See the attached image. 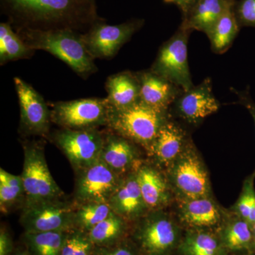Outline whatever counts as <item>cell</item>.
Listing matches in <instances>:
<instances>
[{"mask_svg":"<svg viewBox=\"0 0 255 255\" xmlns=\"http://www.w3.org/2000/svg\"><path fill=\"white\" fill-rule=\"evenodd\" d=\"M68 232H24L21 240L31 255H62V250Z\"/></svg>","mask_w":255,"mask_h":255,"instance_id":"4316f807","label":"cell"},{"mask_svg":"<svg viewBox=\"0 0 255 255\" xmlns=\"http://www.w3.org/2000/svg\"><path fill=\"white\" fill-rule=\"evenodd\" d=\"M182 236L176 216L162 209L149 211L132 223L129 238L140 255H172Z\"/></svg>","mask_w":255,"mask_h":255,"instance_id":"277c9868","label":"cell"},{"mask_svg":"<svg viewBox=\"0 0 255 255\" xmlns=\"http://www.w3.org/2000/svg\"><path fill=\"white\" fill-rule=\"evenodd\" d=\"M75 209L73 199L66 198L25 206L21 210L20 224L26 233L71 231Z\"/></svg>","mask_w":255,"mask_h":255,"instance_id":"30bf717a","label":"cell"},{"mask_svg":"<svg viewBox=\"0 0 255 255\" xmlns=\"http://www.w3.org/2000/svg\"><path fill=\"white\" fill-rule=\"evenodd\" d=\"M8 22L15 29H71L88 31L103 21L91 0H0Z\"/></svg>","mask_w":255,"mask_h":255,"instance_id":"6da1fadb","label":"cell"},{"mask_svg":"<svg viewBox=\"0 0 255 255\" xmlns=\"http://www.w3.org/2000/svg\"><path fill=\"white\" fill-rule=\"evenodd\" d=\"M140 147L135 142L108 130L105 132L100 160L116 174L123 177L135 170L143 159Z\"/></svg>","mask_w":255,"mask_h":255,"instance_id":"ac0fdd59","label":"cell"},{"mask_svg":"<svg viewBox=\"0 0 255 255\" xmlns=\"http://www.w3.org/2000/svg\"><path fill=\"white\" fill-rule=\"evenodd\" d=\"M175 202L176 217L187 229L217 231L228 211L216 202L213 196L176 199Z\"/></svg>","mask_w":255,"mask_h":255,"instance_id":"9a60e30c","label":"cell"},{"mask_svg":"<svg viewBox=\"0 0 255 255\" xmlns=\"http://www.w3.org/2000/svg\"><path fill=\"white\" fill-rule=\"evenodd\" d=\"M14 250V242L9 230L1 226L0 229V255H11Z\"/></svg>","mask_w":255,"mask_h":255,"instance_id":"e575fe53","label":"cell"},{"mask_svg":"<svg viewBox=\"0 0 255 255\" xmlns=\"http://www.w3.org/2000/svg\"><path fill=\"white\" fill-rule=\"evenodd\" d=\"M255 171L244 181L241 195L231 209L234 214L246 221H248L251 210L255 206Z\"/></svg>","mask_w":255,"mask_h":255,"instance_id":"1f68e13d","label":"cell"},{"mask_svg":"<svg viewBox=\"0 0 255 255\" xmlns=\"http://www.w3.org/2000/svg\"><path fill=\"white\" fill-rule=\"evenodd\" d=\"M236 0H197L190 12L182 18V24L189 29L207 34L218 20Z\"/></svg>","mask_w":255,"mask_h":255,"instance_id":"7402d4cb","label":"cell"},{"mask_svg":"<svg viewBox=\"0 0 255 255\" xmlns=\"http://www.w3.org/2000/svg\"><path fill=\"white\" fill-rule=\"evenodd\" d=\"M16 33L26 46L33 50H42L63 60L82 78L97 71L94 58L87 50L80 32L71 29H21Z\"/></svg>","mask_w":255,"mask_h":255,"instance_id":"7a4b0ae2","label":"cell"},{"mask_svg":"<svg viewBox=\"0 0 255 255\" xmlns=\"http://www.w3.org/2000/svg\"><path fill=\"white\" fill-rule=\"evenodd\" d=\"M191 140L187 129L171 115L161 127L147 156L164 171L182 153Z\"/></svg>","mask_w":255,"mask_h":255,"instance_id":"e0dca14e","label":"cell"},{"mask_svg":"<svg viewBox=\"0 0 255 255\" xmlns=\"http://www.w3.org/2000/svg\"><path fill=\"white\" fill-rule=\"evenodd\" d=\"M234 6L221 16L206 34L211 43V50L216 54L226 53L239 33L241 27L235 15Z\"/></svg>","mask_w":255,"mask_h":255,"instance_id":"484cf974","label":"cell"},{"mask_svg":"<svg viewBox=\"0 0 255 255\" xmlns=\"http://www.w3.org/2000/svg\"><path fill=\"white\" fill-rule=\"evenodd\" d=\"M140 82V101L152 108L169 112L184 90L150 69L136 73Z\"/></svg>","mask_w":255,"mask_h":255,"instance_id":"ffe728a7","label":"cell"},{"mask_svg":"<svg viewBox=\"0 0 255 255\" xmlns=\"http://www.w3.org/2000/svg\"><path fill=\"white\" fill-rule=\"evenodd\" d=\"M247 255H255V252H253V253H251V254H248Z\"/></svg>","mask_w":255,"mask_h":255,"instance_id":"ab89813d","label":"cell"},{"mask_svg":"<svg viewBox=\"0 0 255 255\" xmlns=\"http://www.w3.org/2000/svg\"><path fill=\"white\" fill-rule=\"evenodd\" d=\"M95 252L97 255H140L130 238L108 248L96 247Z\"/></svg>","mask_w":255,"mask_h":255,"instance_id":"836d02e7","label":"cell"},{"mask_svg":"<svg viewBox=\"0 0 255 255\" xmlns=\"http://www.w3.org/2000/svg\"><path fill=\"white\" fill-rule=\"evenodd\" d=\"M231 91L237 95L238 97V103L241 104L243 107H246L247 110L249 111L255 124V103L252 100L251 95L248 90L246 91H238L236 89L231 88Z\"/></svg>","mask_w":255,"mask_h":255,"instance_id":"d590c367","label":"cell"},{"mask_svg":"<svg viewBox=\"0 0 255 255\" xmlns=\"http://www.w3.org/2000/svg\"><path fill=\"white\" fill-rule=\"evenodd\" d=\"M131 226V223L112 212L87 233L95 247L108 248L128 238Z\"/></svg>","mask_w":255,"mask_h":255,"instance_id":"d4e9b609","label":"cell"},{"mask_svg":"<svg viewBox=\"0 0 255 255\" xmlns=\"http://www.w3.org/2000/svg\"><path fill=\"white\" fill-rule=\"evenodd\" d=\"M111 106L107 98L59 102L50 110L52 123L60 128L80 130L107 127Z\"/></svg>","mask_w":255,"mask_h":255,"instance_id":"52a82bcc","label":"cell"},{"mask_svg":"<svg viewBox=\"0 0 255 255\" xmlns=\"http://www.w3.org/2000/svg\"><path fill=\"white\" fill-rule=\"evenodd\" d=\"M108 204L113 212L131 224L149 212L135 170L123 176Z\"/></svg>","mask_w":255,"mask_h":255,"instance_id":"d6986e66","label":"cell"},{"mask_svg":"<svg viewBox=\"0 0 255 255\" xmlns=\"http://www.w3.org/2000/svg\"><path fill=\"white\" fill-rule=\"evenodd\" d=\"M225 249L233 254L247 255L253 252L252 226L246 220L227 211L221 226L216 231Z\"/></svg>","mask_w":255,"mask_h":255,"instance_id":"44dd1931","label":"cell"},{"mask_svg":"<svg viewBox=\"0 0 255 255\" xmlns=\"http://www.w3.org/2000/svg\"><path fill=\"white\" fill-rule=\"evenodd\" d=\"M23 149V166L21 177L26 193L23 207L65 198V193L50 174L43 142L25 140Z\"/></svg>","mask_w":255,"mask_h":255,"instance_id":"5b68a950","label":"cell"},{"mask_svg":"<svg viewBox=\"0 0 255 255\" xmlns=\"http://www.w3.org/2000/svg\"><path fill=\"white\" fill-rule=\"evenodd\" d=\"M95 248L88 233L73 229L67 234L62 255H90L95 252Z\"/></svg>","mask_w":255,"mask_h":255,"instance_id":"4dcf8cb0","label":"cell"},{"mask_svg":"<svg viewBox=\"0 0 255 255\" xmlns=\"http://www.w3.org/2000/svg\"><path fill=\"white\" fill-rule=\"evenodd\" d=\"M11 255H30L29 253L25 246H18L17 248H15L14 253Z\"/></svg>","mask_w":255,"mask_h":255,"instance_id":"74e56055","label":"cell"},{"mask_svg":"<svg viewBox=\"0 0 255 255\" xmlns=\"http://www.w3.org/2000/svg\"><path fill=\"white\" fill-rule=\"evenodd\" d=\"M252 230L253 234V252H255V223L252 226Z\"/></svg>","mask_w":255,"mask_h":255,"instance_id":"f35d334b","label":"cell"},{"mask_svg":"<svg viewBox=\"0 0 255 255\" xmlns=\"http://www.w3.org/2000/svg\"><path fill=\"white\" fill-rule=\"evenodd\" d=\"M164 172L175 200L213 196L209 171L192 140Z\"/></svg>","mask_w":255,"mask_h":255,"instance_id":"8992f818","label":"cell"},{"mask_svg":"<svg viewBox=\"0 0 255 255\" xmlns=\"http://www.w3.org/2000/svg\"><path fill=\"white\" fill-rule=\"evenodd\" d=\"M142 197L149 211L167 209L175 196L163 169L150 159H142L135 169Z\"/></svg>","mask_w":255,"mask_h":255,"instance_id":"2e32d148","label":"cell"},{"mask_svg":"<svg viewBox=\"0 0 255 255\" xmlns=\"http://www.w3.org/2000/svg\"><path fill=\"white\" fill-rule=\"evenodd\" d=\"M177 255H229L216 231L187 229L176 250Z\"/></svg>","mask_w":255,"mask_h":255,"instance_id":"cb8c5ba5","label":"cell"},{"mask_svg":"<svg viewBox=\"0 0 255 255\" xmlns=\"http://www.w3.org/2000/svg\"><path fill=\"white\" fill-rule=\"evenodd\" d=\"M73 201L75 204L108 203L119 187L122 176L100 160L75 173Z\"/></svg>","mask_w":255,"mask_h":255,"instance_id":"7c38bea8","label":"cell"},{"mask_svg":"<svg viewBox=\"0 0 255 255\" xmlns=\"http://www.w3.org/2000/svg\"><path fill=\"white\" fill-rule=\"evenodd\" d=\"M106 90L112 108H125L140 100V82L136 73L124 71L112 75L106 82Z\"/></svg>","mask_w":255,"mask_h":255,"instance_id":"603a6c76","label":"cell"},{"mask_svg":"<svg viewBox=\"0 0 255 255\" xmlns=\"http://www.w3.org/2000/svg\"><path fill=\"white\" fill-rule=\"evenodd\" d=\"M105 135V132L100 129L74 130L60 128L48 136L66 156L77 173L100 161Z\"/></svg>","mask_w":255,"mask_h":255,"instance_id":"9c48e42d","label":"cell"},{"mask_svg":"<svg viewBox=\"0 0 255 255\" xmlns=\"http://www.w3.org/2000/svg\"><path fill=\"white\" fill-rule=\"evenodd\" d=\"M29 49L9 22L0 23V63L1 65L31 56Z\"/></svg>","mask_w":255,"mask_h":255,"instance_id":"f1b7e54d","label":"cell"},{"mask_svg":"<svg viewBox=\"0 0 255 255\" xmlns=\"http://www.w3.org/2000/svg\"><path fill=\"white\" fill-rule=\"evenodd\" d=\"M91 1H95V0H91Z\"/></svg>","mask_w":255,"mask_h":255,"instance_id":"b9f144b4","label":"cell"},{"mask_svg":"<svg viewBox=\"0 0 255 255\" xmlns=\"http://www.w3.org/2000/svg\"><path fill=\"white\" fill-rule=\"evenodd\" d=\"M113 212L108 203L75 204L74 229L88 233Z\"/></svg>","mask_w":255,"mask_h":255,"instance_id":"f546056e","label":"cell"},{"mask_svg":"<svg viewBox=\"0 0 255 255\" xmlns=\"http://www.w3.org/2000/svg\"><path fill=\"white\" fill-rule=\"evenodd\" d=\"M95 249H96V248H95ZM90 255H97V253H96V252L95 251V252H94V253H92V254H91Z\"/></svg>","mask_w":255,"mask_h":255,"instance_id":"60d3db41","label":"cell"},{"mask_svg":"<svg viewBox=\"0 0 255 255\" xmlns=\"http://www.w3.org/2000/svg\"><path fill=\"white\" fill-rule=\"evenodd\" d=\"M221 105L213 93L212 81L206 78L197 86L183 91L171 107L177 117L188 125L197 127L219 110Z\"/></svg>","mask_w":255,"mask_h":255,"instance_id":"5bb4252c","label":"cell"},{"mask_svg":"<svg viewBox=\"0 0 255 255\" xmlns=\"http://www.w3.org/2000/svg\"><path fill=\"white\" fill-rule=\"evenodd\" d=\"M143 19L135 18L118 25L99 21L86 33H82L84 43L94 59H110L143 26Z\"/></svg>","mask_w":255,"mask_h":255,"instance_id":"8fae6325","label":"cell"},{"mask_svg":"<svg viewBox=\"0 0 255 255\" xmlns=\"http://www.w3.org/2000/svg\"><path fill=\"white\" fill-rule=\"evenodd\" d=\"M170 117L169 111L152 108L139 100L125 108L111 107L107 128L135 142L147 155L161 127Z\"/></svg>","mask_w":255,"mask_h":255,"instance_id":"3957f363","label":"cell"},{"mask_svg":"<svg viewBox=\"0 0 255 255\" xmlns=\"http://www.w3.org/2000/svg\"><path fill=\"white\" fill-rule=\"evenodd\" d=\"M192 30L181 23L175 33L159 48L150 70L184 91L194 86L188 63L187 46Z\"/></svg>","mask_w":255,"mask_h":255,"instance_id":"ba28073f","label":"cell"},{"mask_svg":"<svg viewBox=\"0 0 255 255\" xmlns=\"http://www.w3.org/2000/svg\"><path fill=\"white\" fill-rule=\"evenodd\" d=\"M234 12L240 27L251 26L255 28V0L236 1Z\"/></svg>","mask_w":255,"mask_h":255,"instance_id":"d6a6232c","label":"cell"},{"mask_svg":"<svg viewBox=\"0 0 255 255\" xmlns=\"http://www.w3.org/2000/svg\"><path fill=\"white\" fill-rule=\"evenodd\" d=\"M14 82L20 107L19 131L26 136H48L52 122L44 99L22 79L16 77Z\"/></svg>","mask_w":255,"mask_h":255,"instance_id":"4fadbf2b","label":"cell"},{"mask_svg":"<svg viewBox=\"0 0 255 255\" xmlns=\"http://www.w3.org/2000/svg\"><path fill=\"white\" fill-rule=\"evenodd\" d=\"M26 193L21 175H14L0 169V209L7 214L14 210L23 209Z\"/></svg>","mask_w":255,"mask_h":255,"instance_id":"83f0119b","label":"cell"},{"mask_svg":"<svg viewBox=\"0 0 255 255\" xmlns=\"http://www.w3.org/2000/svg\"><path fill=\"white\" fill-rule=\"evenodd\" d=\"M163 1L166 3L177 5L182 12V18H184L190 12L197 0H163Z\"/></svg>","mask_w":255,"mask_h":255,"instance_id":"8d00e7d4","label":"cell"}]
</instances>
